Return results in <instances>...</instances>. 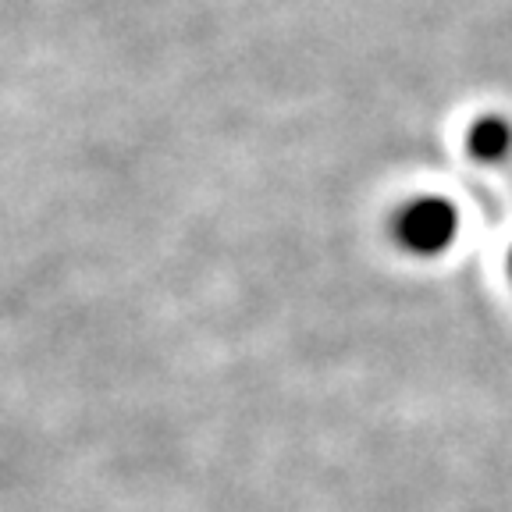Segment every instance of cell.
I'll return each mask as SVG.
<instances>
[{
  "label": "cell",
  "instance_id": "3957f363",
  "mask_svg": "<svg viewBox=\"0 0 512 512\" xmlns=\"http://www.w3.org/2000/svg\"><path fill=\"white\" fill-rule=\"evenodd\" d=\"M505 267H509V281H512V249H509V260H505Z\"/></svg>",
  "mask_w": 512,
  "mask_h": 512
},
{
  "label": "cell",
  "instance_id": "6da1fadb",
  "mask_svg": "<svg viewBox=\"0 0 512 512\" xmlns=\"http://www.w3.org/2000/svg\"><path fill=\"white\" fill-rule=\"evenodd\" d=\"M392 235L413 256H441L459 239V210L445 196H413L392 217Z\"/></svg>",
  "mask_w": 512,
  "mask_h": 512
},
{
  "label": "cell",
  "instance_id": "7a4b0ae2",
  "mask_svg": "<svg viewBox=\"0 0 512 512\" xmlns=\"http://www.w3.org/2000/svg\"><path fill=\"white\" fill-rule=\"evenodd\" d=\"M466 150L480 164H502L512 153V121H505L502 114L477 118L466 132Z\"/></svg>",
  "mask_w": 512,
  "mask_h": 512
}]
</instances>
